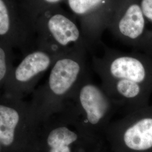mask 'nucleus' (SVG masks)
Instances as JSON below:
<instances>
[{"instance_id": "nucleus-1", "label": "nucleus", "mask_w": 152, "mask_h": 152, "mask_svg": "<svg viewBox=\"0 0 152 152\" xmlns=\"http://www.w3.org/2000/svg\"><path fill=\"white\" fill-rule=\"evenodd\" d=\"M102 56H94L93 70L101 86L120 113H129L150 105L152 96V57L135 51L126 53L104 46Z\"/></svg>"}, {"instance_id": "nucleus-2", "label": "nucleus", "mask_w": 152, "mask_h": 152, "mask_svg": "<svg viewBox=\"0 0 152 152\" xmlns=\"http://www.w3.org/2000/svg\"><path fill=\"white\" fill-rule=\"evenodd\" d=\"M88 51L81 47L60 55L50 68L46 81L33 91L29 105L37 126L62 111L66 100L89 73Z\"/></svg>"}, {"instance_id": "nucleus-3", "label": "nucleus", "mask_w": 152, "mask_h": 152, "mask_svg": "<svg viewBox=\"0 0 152 152\" xmlns=\"http://www.w3.org/2000/svg\"><path fill=\"white\" fill-rule=\"evenodd\" d=\"M61 112L85 133L104 140L113 117L120 110L102 86L92 81L88 73L66 100Z\"/></svg>"}, {"instance_id": "nucleus-4", "label": "nucleus", "mask_w": 152, "mask_h": 152, "mask_svg": "<svg viewBox=\"0 0 152 152\" xmlns=\"http://www.w3.org/2000/svg\"><path fill=\"white\" fill-rule=\"evenodd\" d=\"M37 129L29 103L2 94L0 100V152H36Z\"/></svg>"}, {"instance_id": "nucleus-5", "label": "nucleus", "mask_w": 152, "mask_h": 152, "mask_svg": "<svg viewBox=\"0 0 152 152\" xmlns=\"http://www.w3.org/2000/svg\"><path fill=\"white\" fill-rule=\"evenodd\" d=\"M108 29L123 44L152 57V0H118Z\"/></svg>"}, {"instance_id": "nucleus-6", "label": "nucleus", "mask_w": 152, "mask_h": 152, "mask_svg": "<svg viewBox=\"0 0 152 152\" xmlns=\"http://www.w3.org/2000/svg\"><path fill=\"white\" fill-rule=\"evenodd\" d=\"M36 48L46 49L58 55L73 49L91 48L82 32L77 19L61 5L44 11L36 20Z\"/></svg>"}, {"instance_id": "nucleus-7", "label": "nucleus", "mask_w": 152, "mask_h": 152, "mask_svg": "<svg viewBox=\"0 0 152 152\" xmlns=\"http://www.w3.org/2000/svg\"><path fill=\"white\" fill-rule=\"evenodd\" d=\"M37 127L36 152H97L104 143L85 133L62 112Z\"/></svg>"}, {"instance_id": "nucleus-8", "label": "nucleus", "mask_w": 152, "mask_h": 152, "mask_svg": "<svg viewBox=\"0 0 152 152\" xmlns=\"http://www.w3.org/2000/svg\"><path fill=\"white\" fill-rule=\"evenodd\" d=\"M104 140L114 152H152V105L113 120Z\"/></svg>"}, {"instance_id": "nucleus-9", "label": "nucleus", "mask_w": 152, "mask_h": 152, "mask_svg": "<svg viewBox=\"0 0 152 152\" xmlns=\"http://www.w3.org/2000/svg\"><path fill=\"white\" fill-rule=\"evenodd\" d=\"M36 22L20 0H0V41L24 56L36 48Z\"/></svg>"}, {"instance_id": "nucleus-10", "label": "nucleus", "mask_w": 152, "mask_h": 152, "mask_svg": "<svg viewBox=\"0 0 152 152\" xmlns=\"http://www.w3.org/2000/svg\"><path fill=\"white\" fill-rule=\"evenodd\" d=\"M61 55L36 48L23 56L4 88L6 95L23 99L32 94L39 80Z\"/></svg>"}, {"instance_id": "nucleus-11", "label": "nucleus", "mask_w": 152, "mask_h": 152, "mask_svg": "<svg viewBox=\"0 0 152 152\" xmlns=\"http://www.w3.org/2000/svg\"><path fill=\"white\" fill-rule=\"evenodd\" d=\"M118 0H64L71 14L79 22L84 37L92 50L114 16Z\"/></svg>"}, {"instance_id": "nucleus-12", "label": "nucleus", "mask_w": 152, "mask_h": 152, "mask_svg": "<svg viewBox=\"0 0 152 152\" xmlns=\"http://www.w3.org/2000/svg\"><path fill=\"white\" fill-rule=\"evenodd\" d=\"M13 48L6 42L0 41V86L4 88L10 77L15 66Z\"/></svg>"}, {"instance_id": "nucleus-13", "label": "nucleus", "mask_w": 152, "mask_h": 152, "mask_svg": "<svg viewBox=\"0 0 152 152\" xmlns=\"http://www.w3.org/2000/svg\"><path fill=\"white\" fill-rule=\"evenodd\" d=\"M28 14L36 22L44 11L56 6L61 5L64 0H20Z\"/></svg>"}, {"instance_id": "nucleus-14", "label": "nucleus", "mask_w": 152, "mask_h": 152, "mask_svg": "<svg viewBox=\"0 0 152 152\" xmlns=\"http://www.w3.org/2000/svg\"><path fill=\"white\" fill-rule=\"evenodd\" d=\"M97 152H113L112 150H110L108 147L106 145L105 141L103 145L101 147V148Z\"/></svg>"}]
</instances>
